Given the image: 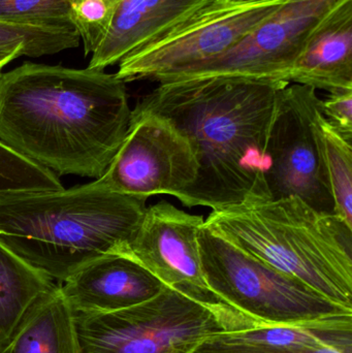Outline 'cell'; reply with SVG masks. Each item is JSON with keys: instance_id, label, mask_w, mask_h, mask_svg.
Masks as SVG:
<instances>
[{"instance_id": "obj_1", "label": "cell", "mask_w": 352, "mask_h": 353, "mask_svg": "<svg viewBox=\"0 0 352 353\" xmlns=\"http://www.w3.org/2000/svg\"><path fill=\"white\" fill-rule=\"evenodd\" d=\"M125 84L105 70L29 61L0 72V142L56 175L96 180L130 128Z\"/></svg>"}, {"instance_id": "obj_2", "label": "cell", "mask_w": 352, "mask_h": 353, "mask_svg": "<svg viewBox=\"0 0 352 353\" xmlns=\"http://www.w3.org/2000/svg\"><path fill=\"white\" fill-rule=\"evenodd\" d=\"M282 81L207 78L163 83L134 111L165 118L189 142L196 180L177 199L212 210L269 201L267 143Z\"/></svg>"}, {"instance_id": "obj_3", "label": "cell", "mask_w": 352, "mask_h": 353, "mask_svg": "<svg viewBox=\"0 0 352 353\" xmlns=\"http://www.w3.org/2000/svg\"><path fill=\"white\" fill-rule=\"evenodd\" d=\"M147 199L113 192L97 180L0 195V244L60 284L99 257L126 254Z\"/></svg>"}, {"instance_id": "obj_4", "label": "cell", "mask_w": 352, "mask_h": 353, "mask_svg": "<svg viewBox=\"0 0 352 353\" xmlns=\"http://www.w3.org/2000/svg\"><path fill=\"white\" fill-rule=\"evenodd\" d=\"M205 225L256 261L352 311V228L298 196L213 210Z\"/></svg>"}, {"instance_id": "obj_5", "label": "cell", "mask_w": 352, "mask_h": 353, "mask_svg": "<svg viewBox=\"0 0 352 353\" xmlns=\"http://www.w3.org/2000/svg\"><path fill=\"white\" fill-rule=\"evenodd\" d=\"M79 353H194L218 334L256 327L227 305L198 302L169 286L132 308L74 311Z\"/></svg>"}, {"instance_id": "obj_6", "label": "cell", "mask_w": 352, "mask_h": 353, "mask_svg": "<svg viewBox=\"0 0 352 353\" xmlns=\"http://www.w3.org/2000/svg\"><path fill=\"white\" fill-rule=\"evenodd\" d=\"M198 241L205 280L211 292L256 327L352 314L351 310L331 302L304 282L246 254L205 224Z\"/></svg>"}, {"instance_id": "obj_7", "label": "cell", "mask_w": 352, "mask_h": 353, "mask_svg": "<svg viewBox=\"0 0 352 353\" xmlns=\"http://www.w3.org/2000/svg\"><path fill=\"white\" fill-rule=\"evenodd\" d=\"M289 0H215L165 37L119 62L124 82L151 80L214 59L239 43Z\"/></svg>"}, {"instance_id": "obj_8", "label": "cell", "mask_w": 352, "mask_h": 353, "mask_svg": "<svg viewBox=\"0 0 352 353\" xmlns=\"http://www.w3.org/2000/svg\"><path fill=\"white\" fill-rule=\"evenodd\" d=\"M322 99L315 89L289 83L281 90L267 143L269 201L298 196L322 213L334 201L316 118Z\"/></svg>"}, {"instance_id": "obj_9", "label": "cell", "mask_w": 352, "mask_h": 353, "mask_svg": "<svg viewBox=\"0 0 352 353\" xmlns=\"http://www.w3.org/2000/svg\"><path fill=\"white\" fill-rule=\"evenodd\" d=\"M338 1L289 0L229 51L156 82L238 78L291 83L293 64L310 31Z\"/></svg>"}, {"instance_id": "obj_10", "label": "cell", "mask_w": 352, "mask_h": 353, "mask_svg": "<svg viewBox=\"0 0 352 353\" xmlns=\"http://www.w3.org/2000/svg\"><path fill=\"white\" fill-rule=\"evenodd\" d=\"M198 161L189 142L165 118L132 110L127 134L101 185L120 194L177 196L196 180Z\"/></svg>"}, {"instance_id": "obj_11", "label": "cell", "mask_w": 352, "mask_h": 353, "mask_svg": "<svg viewBox=\"0 0 352 353\" xmlns=\"http://www.w3.org/2000/svg\"><path fill=\"white\" fill-rule=\"evenodd\" d=\"M204 224L203 216L159 201L147 208L126 254L165 286L205 304L225 305L205 280L198 241Z\"/></svg>"}, {"instance_id": "obj_12", "label": "cell", "mask_w": 352, "mask_h": 353, "mask_svg": "<svg viewBox=\"0 0 352 353\" xmlns=\"http://www.w3.org/2000/svg\"><path fill=\"white\" fill-rule=\"evenodd\" d=\"M144 265L127 254H107L58 284L74 312L110 313L132 308L165 288Z\"/></svg>"}, {"instance_id": "obj_13", "label": "cell", "mask_w": 352, "mask_h": 353, "mask_svg": "<svg viewBox=\"0 0 352 353\" xmlns=\"http://www.w3.org/2000/svg\"><path fill=\"white\" fill-rule=\"evenodd\" d=\"M194 353H352V314L225 332Z\"/></svg>"}, {"instance_id": "obj_14", "label": "cell", "mask_w": 352, "mask_h": 353, "mask_svg": "<svg viewBox=\"0 0 352 353\" xmlns=\"http://www.w3.org/2000/svg\"><path fill=\"white\" fill-rule=\"evenodd\" d=\"M215 0H120L111 27L88 68L105 70L165 37Z\"/></svg>"}, {"instance_id": "obj_15", "label": "cell", "mask_w": 352, "mask_h": 353, "mask_svg": "<svg viewBox=\"0 0 352 353\" xmlns=\"http://www.w3.org/2000/svg\"><path fill=\"white\" fill-rule=\"evenodd\" d=\"M291 83L329 93L352 90V0H339L310 31Z\"/></svg>"}, {"instance_id": "obj_16", "label": "cell", "mask_w": 352, "mask_h": 353, "mask_svg": "<svg viewBox=\"0 0 352 353\" xmlns=\"http://www.w3.org/2000/svg\"><path fill=\"white\" fill-rule=\"evenodd\" d=\"M0 353H79L74 310L58 284L27 313Z\"/></svg>"}, {"instance_id": "obj_17", "label": "cell", "mask_w": 352, "mask_h": 353, "mask_svg": "<svg viewBox=\"0 0 352 353\" xmlns=\"http://www.w3.org/2000/svg\"><path fill=\"white\" fill-rule=\"evenodd\" d=\"M56 285L0 244V348L27 313Z\"/></svg>"}, {"instance_id": "obj_18", "label": "cell", "mask_w": 352, "mask_h": 353, "mask_svg": "<svg viewBox=\"0 0 352 353\" xmlns=\"http://www.w3.org/2000/svg\"><path fill=\"white\" fill-rule=\"evenodd\" d=\"M334 201V214L352 228V141L324 117L316 118Z\"/></svg>"}, {"instance_id": "obj_19", "label": "cell", "mask_w": 352, "mask_h": 353, "mask_svg": "<svg viewBox=\"0 0 352 353\" xmlns=\"http://www.w3.org/2000/svg\"><path fill=\"white\" fill-rule=\"evenodd\" d=\"M80 37L74 28L28 26L0 22V50L16 51L27 57H41L74 49Z\"/></svg>"}, {"instance_id": "obj_20", "label": "cell", "mask_w": 352, "mask_h": 353, "mask_svg": "<svg viewBox=\"0 0 352 353\" xmlns=\"http://www.w3.org/2000/svg\"><path fill=\"white\" fill-rule=\"evenodd\" d=\"M0 22L74 28L68 0H0Z\"/></svg>"}, {"instance_id": "obj_21", "label": "cell", "mask_w": 352, "mask_h": 353, "mask_svg": "<svg viewBox=\"0 0 352 353\" xmlns=\"http://www.w3.org/2000/svg\"><path fill=\"white\" fill-rule=\"evenodd\" d=\"M120 0H68L70 21L84 45L85 55L93 54L111 27Z\"/></svg>"}, {"instance_id": "obj_22", "label": "cell", "mask_w": 352, "mask_h": 353, "mask_svg": "<svg viewBox=\"0 0 352 353\" xmlns=\"http://www.w3.org/2000/svg\"><path fill=\"white\" fill-rule=\"evenodd\" d=\"M322 114L347 140L352 141V90L330 93L322 101Z\"/></svg>"}, {"instance_id": "obj_23", "label": "cell", "mask_w": 352, "mask_h": 353, "mask_svg": "<svg viewBox=\"0 0 352 353\" xmlns=\"http://www.w3.org/2000/svg\"><path fill=\"white\" fill-rule=\"evenodd\" d=\"M25 161L21 155L0 142V194L12 192L20 182Z\"/></svg>"}, {"instance_id": "obj_24", "label": "cell", "mask_w": 352, "mask_h": 353, "mask_svg": "<svg viewBox=\"0 0 352 353\" xmlns=\"http://www.w3.org/2000/svg\"><path fill=\"white\" fill-rule=\"evenodd\" d=\"M21 54L16 51H1L0 50V72L10 62L14 61L17 58L21 57Z\"/></svg>"}]
</instances>
